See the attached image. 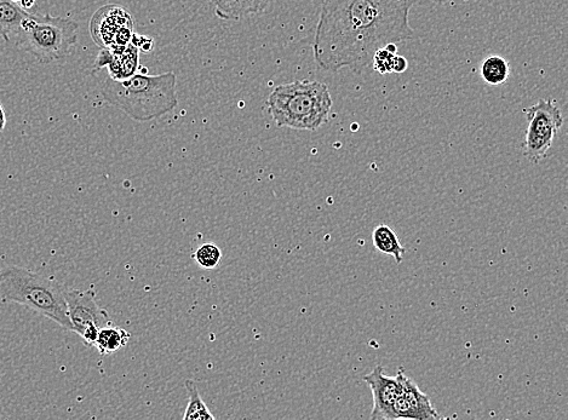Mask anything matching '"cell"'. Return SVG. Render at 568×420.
Listing matches in <instances>:
<instances>
[{
  "mask_svg": "<svg viewBox=\"0 0 568 420\" xmlns=\"http://www.w3.org/2000/svg\"><path fill=\"white\" fill-rule=\"evenodd\" d=\"M418 0H324L313 44L327 72L372 65L378 50L416 38L409 15Z\"/></svg>",
  "mask_w": 568,
  "mask_h": 420,
  "instance_id": "obj_1",
  "label": "cell"
},
{
  "mask_svg": "<svg viewBox=\"0 0 568 420\" xmlns=\"http://www.w3.org/2000/svg\"><path fill=\"white\" fill-rule=\"evenodd\" d=\"M176 83V74L172 72L159 76L135 74L120 82L108 77L101 94L109 105L122 109L136 122H151L179 105Z\"/></svg>",
  "mask_w": 568,
  "mask_h": 420,
  "instance_id": "obj_2",
  "label": "cell"
},
{
  "mask_svg": "<svg viewBox=\"0 0 568 420\" xmlns=\"http://www.w3.org/2000/svg\"><path fill=\"white\" fill-rule=\"evenodd\" d=\"M65 287L50 276L19 266L0 268V302L20 304L72 331Z\"/></svg>",
  "mask_w": 568,
  "mask_h": 420,
  "instance_id": "obj_3",
  "label": "cell"
},
{
  "mask_svg": "<svg viewBox=\"0 0 568 420\" xmlns=\"http://www.w3.org/2000/svg\"><path fill=\"white\" fill-rule=\"evenodd\" d=\"M267 105L278 128L317 131L329 120L332 97L324 83L296 80L275 88Z\"/></svg>",
  "mask_w": 568,
  "mask_h": 420,
  "instance_id": "obj_4",
  "label": "cell"
},
{
  "mask_svg": "<svg viewBox=\"0 0 568 420\" xmlns=\"http://www.w3.org/2000/svg\"><path fill=\"white\" fill-rule=\"evenodd\" d=\"M76 21L50 14H30L22 23L15 42L39 62L50 63L65 59L78 42Z\"/></svg>",
  "mask_w": 568,
  "mask_h": 420,
  "instance_id": "obj_5",
  "label": "cell"
},
{
  "mask_svg": "<svg viewBox=\"0 0 568 420\" xmlns=\"http://www.w3.org/2000/svg\"><path fill=\"white\" fill-rule=\"evenodd\" d=\"M529 126L524 142V154L533 164L541 163L552 148L556 134L564 125V117L554 101L539 100L525 109Z\"/></svg>",
  "mask_w": 568,
  "mask_h": 420,
  "instance_id": "obj_6",
  "label": "cell"
},
{
  "mask_svg": "<svg viewBox=\"0 0 568 420\" xmlns=\"http://www.w3.org/2000/svg\"><path fill=\"white\" fill-rule=\"evenodd\" d=\"M89 28L94 42L102 49L129 45L135 34L133 16L119 5H106L97 10Z\"/></svg>",
  "mask_w": 568,
  "mask_h": 420,
  "instance_id": "obj_7",
  "label": "cell"
},
{
  "mask_svg": "<svg viewBox=\"0 0 568 420\" xmlns=\"http://www.w3.org/2000/svg\"><path fill=\"white\" fill-rule=\"evenodd\" d=\"M404 375V368H399L397 376L389 377L380 365L364 377L365 383L371 389L372 400H374L371 419L393 420V406L403 388Z\"/></svg>",
  "mask_w": 568,
  "mask_h": 420,
  "instance_id": "obj_8",
  "label": "cell"
},
{
  "mask_svg": "<svg viewBox=\"0 0 568 420\" xmlns=\"http://www.w3.org/2000/svg\"><path fill=\"white\" fill-rule=\"evenodd\" d=\"M68 316H70L73 332L82 336L89 327H102L112 324L108 313L96 302L93 290H66L65 293Z\"/></svg>",
  "mask_w": 568,
  "mask_h": 420,
  "instance_id": "obj_9",
  "label": "cell"
},
{
  "mask_svg": "<svg viewBox=\"0 0 568 420\" xmlns=\"http://www.w3.org/2000/svg\"><path fill=\"white\" fill-rule=\"evenodd\" d=\"M441 418L443 417L436 411L429 396L418 388L415 381L404 375L403 388H401L398 399L393 406V420H434Z\"/></svg>",
  "mask_w": 568,
  "mask_h": 420,
  "instance_id": "obj_10",
  "label": "cell"
},
{
  "mask_svg": "<svg viewBox=\"0 0 568 420\" xmlns=\"http://www.w3.org/2000/svg\"><path fill=\"white\" fill-rule=\"evenodd\" d=\"M140 50L133 43L118 48L102 49L97 55L94 71L108 67L109 78L113 80L129 79L134 77L139 69Z\"/></svg>",
  "mask_w": 568,
  "mask_h": 420,
  "instance_id": "obj_11",
  "label": "cell"
},
{
  "mask_svg": "<svg viewBox=\"0 0 568 420\" xmlns=\"http://www.w3.org/2000/svg\"><path fill=\"white\" fill-rule=\"evenodd\" d=\"M218 19L239 21L245 17L262 14L271 0H212Z\"/></svg>",
  "mask_w": 568,
  "mask_h": 420,
  "instance_id": "obj_12",
  "label": "cell"
},
{
  "mask_svg": "<svg viewBox=\"0 0 568 420\" xmlns=\"http://www.w3.org/2000/svg\"><path fill=\"white\" fill-rule=\"evenodd\" d=\"M28 15L30 13L14 0H0V37L5 43L16 37Z\"/></svg>",
  "mask_w": 568,
  "mask_h": 420,
  "instance_id": "obj_13",
  "label": "cell"
},
{
  "mask_svg": "<svg viewBox=\"0 0 568 420\" xmlns=\"http://www.w3.org/2000/svg\"><path fill=\"white\" fill-rule=\"evenodd\" d=\"M372 243H374L377 251L384 253V255L392 256L397 264L404 262L406 249L401 245L397 233L387 224H380V226L374 229V232H372Z\"/></svg>",
  "mask_w": 568,
  "mask_h": 420,
  "instance_id": "obj_14",
  "label": "cell"
},
{
  "mask_svg": "<svg viewBox=\"0 0 568 420\" xmlns=\"http://www.w3.org/2000/svg\"><path fill=\"white\" fill-rule=\"evenodd\" d=\"M129 341L130 333L128 331L113 326V324H108L100 329L95 347L101 355H111L125 348Z\"/></svg>",
  "mask_w": 568,
  "mask_h": 420,
  "instance_id": "obj_15",
  "label": "cell"
},
{
  "mask_svg": "<svg viewBox=\"0 0 568 420\" xmlns=\"http://www.w3.org/2000/svg\"><path fill=\"white\" fill-rule=\"evenodd\" d=\"M480 73L487 84L502 85L510 76L509 62L501 56H489L481 63Z\"/></svg>",
  "mask_w": 568,
  "mask_h": 420,
  "instance_id": "obj_16",
  "label": "cell"
},
{
  "mask_svg": "<svg viewBox=\"0 0 568 420\" xmlns=\"http://www.w3.org/2000/svg\"><path fill=\"white\" fill-rule=\"evenodd\" d=\"M188 391V405L183 420H209L215 419L214 414L211 413L210 408L206 406L202 396H200L198 384L188 379L185 383Z\"/></svg>",
  "mask_w": 568,
  "mask_h": 420,
  "instance_id": "obj_17",
  "label": "cell"
},
{
  "mask_svg": "<svg viewBox=\"0 0 568 420\" xmlns=\"http://www.w3.org/2000/svg\"><path fill=\"white\" fill-rule=\"evenodd\" d=\"M194 261L203 269H215L220 266L222 251L215 244H204L193 255Z\"/></svg>",
  "mask_w": 568,
  "mask_h": 420,
  "instance_id": "obj_18",
  "label": "cell"
},
{
  "mask_svg": "<svg viewBox=\"0 0 568 420\" xmlns=\"http://www.w3.org/2000/svg\"><path fill=\"white\" fill-rule=\"evenodd\" d=\"M398 54L390 53L386 48L380 49L374 56V60H372V65L378 73L381 74H388L393 73V66L395 56Z\"/></svg>",
  "mask_w": 568,
  "mask_h": 420,
  "instance_id": "obj_19",
  "label": "cell"
},
{
  "mask_svg": "<svg viewBox=\"0 0 568 420\" xmlns=\"http://www.w3.org/2000/svg\"><path fill=\"white\" fill-rule=\"evenodd\" d=\"M131 43H133L137 49L143 51V53H151L154 48L153 39L143 36H136V34H134L133 39H131Z\"/></svg>",
  "mask_w": 568,
  "mask_h": 420,
  "instance_id": "obj_20",
  "label": "cell"
},
{
  "mask_svg": "<svg viewBox=\"0 0 568 420\" xmlns=\"http://www.w3.org/2000/svg\"><path fill=\"white\" fill-rule=\"evenodd\" d=\"M407 67H409V63H407L405 57L399 55L395 56L394 66H393L394 73H404Z\"/></svg>",
  "mask_w": 568,
  "mask_h": 420,
  "instance_id": "obj_21",
  "label": "cell"
},
{
  "mask_svg": "<svg viewBox=\"0 0 568 420\" xmlns=\"http://www.w3.org/2000/svg\"><path fill=\"white\" fill-rule=\"evenodd\" d=\"M7 125V115H5L2 103H0V132H3Z\"/></svg>",
  "mask_w": 568,
  "mask_h": 420,
  "instance_id": "obj_22",
  "label": "cell"
},
{
  "mask_svg": "<svg viewBox=\"0 0 568 420\" xmlns=\"http://www.w3.org/2000/svg\"><path fill=\"white\" fill-rule=\"evenodd\" d=\"M14 2L19 3L24 9H30L34 4V0H14Z\"/></svg>",
  "mask_w": 568,
  "mask_h": 420,
  "instance_id": "obj_23",
  "label": "cell"
},
{
  "mask_svg": "<svg viewBox=\"0 0 568 420\" xmlns=\"http://www.w3.org/2000/svg\"><path fill=\"white\" fill-rule=\"evenodd\" d=\"M429 2H433L436 4H447L449 2H451V0H429Z\"/></svg>",
  "mask_w": 568,
  "mask_h": 420,
  "instance_id": "obj_24",
  "label": "cell"
}]
</instances>
